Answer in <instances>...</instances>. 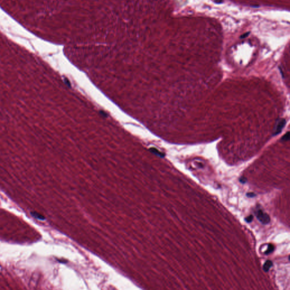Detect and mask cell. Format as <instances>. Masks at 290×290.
<instances>
[{
  "label": "cell",
  "instance_id": "6da1fadb",
  "mask_svg": "<svg viewBox=\"0 0 290 290\" xmlns=\"http://www.w3.org/2000/svg\"><path fill=\"white\" fill-rule=\"evenodd\" d=\"M258 220L263 224H268L270 222V218L267 213L264 212L261 209H258L255 212Z\"/></svg>",
  "mask_w": 290,
  "mask_h": 290
},
{
  "label": "cell",
  "instance_id": "7a4b0ae2",
  "mask_svg": "<svg viewBox=\"0 0 290 290\" xmlns=\"http://www.w3.org/2000/svg\"><path fill=\"white\" fill-rule=\"evenodd\" d=\"M286 123V120L284 119H280L277 120L273 130V135L275 136L280 134L282 132L283 128H284Z\"/></svg>",
  "mask_w": 290,
  "mask_h": 290
},
{
  "label": "cell",
  "instance_id": "3957f363",
  "mask_svg": "<svg viewBox=\"0 0 290 290\" xmlns=\"http://www.w3.org/2000/svg\"><path fill=\"white\" fill-rule=\"evenodd\" d=\"M273 266V262L270 260L266 261L263 265V269L265 272H268L270 268Z\"/></svg>",
  "mask_w": 290,
  "mask_h": 290
},
{
  "label": "cell",
  "instance_id": "277c9868",
  "mask_svg": "<svg viewBox=\"0 0 290 290\" xmlns=\"http://www.w3.org/2000/svg\"><path fill=\"white\" fill-rule=\"evenodd\" d=\"M150 150V151H151L153 153H154V154H155V155H157V156H160V157H164V154L163 153H161L160 151H159L158 150H157V149L155 148H153H153H151Z\"/></svg>",
  "mask_w": 290,
  "mask_h": 290
},
{
  "label": "cell",
  "instance_id": "5b68a950",
  "mask_svg": "<svg viewBox=\"0 0 290 290\" xmlns=\"http://www.w3.org/2000/svg\"><path fill=\"white\" fill-rule=\"evenodd\" d=\"M31 215L34 216L35 218H36L37 219H39V220H44V218L42 215L39 214L38 212H31Z\"/></svg>",
  "mask_w": 290,
  "mask_h": 290
},
{
  "label": "cell",
  "instance_id": "8992f818",
  "mask_svg": "<svg viewBox=\"0 0 290 290\" xmlns=\"http://www.w3.org/2000/svg\"><path fill=\"white\" fill-rule=\"evenodd\" d=\"M274 250V246H273V244H269L268 246V249L265 252V255H268L271 253H272Z\"/></svg>",
  "mask_w": 290,
  "mask_h": 290
},
{
  "label": "cell",
  "instance_id": "52a82bcc",
  "mask_svg": "<svg viewBox=\"0 0 290 290\" xmlns=\"http://www.w3.org/2000/svg\"><path fill=\"white\" fill-rule=\"evenodd\" d=\"M290 133L287 132L285 135H284L282 138V141L283 142H286L289 140L290 139Z\"/></svg>",
  "mask_w": 290,
  "mask_h": 290
},
{
  "label": "cell",
  "instance_id": "ba28073f",
  "mask_svg": "<svg viewBox=\"0 0 290 290\" xmlns=\"http://www.w3.org/2000/svg\"><path fill=\"white\" fill-rule=\"evenodd\" d=\"M253 219V216L251 215H249V216H247L246 219H245V221H246L247 223H250L251 222H252Z\"/></svg>",
  "mask_w": 290,
  "mask_h": 290
},
{
  "label": "cell",
  "instance_id": "9c48e42d",
  "mask_svg": "<svg viewBox=\"0 0 290 290\" xmlns=\"http://www.w3.org/2000/svg\"><path fill=\"white\" fill-rule=\"evenodd\" d=\"M239 180H240V182L242 184H245L247 181V179L245 177H241Z\"/></svg>",
  "mask_w": 290,
  "mask_h": 290
},
{
  "label": "cell",
  "instance_id": "30bf717a",
  "mask_svg": "<svg viewBox=\"0 0 290 290\" xmlns=\"http://www.w3.org/2000/svg\"><path fill=\"white\" fill-rule=\"evenodd\" d=\"M246 196L247 197H250V198H253L254 197L256 196V194L254 193H248L246 194Z\"/></svg>",
  "mask_w": 290,
  "mask_h": 290
}]
</instances>
